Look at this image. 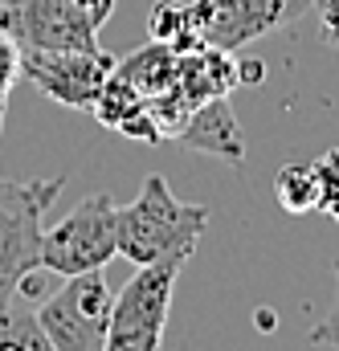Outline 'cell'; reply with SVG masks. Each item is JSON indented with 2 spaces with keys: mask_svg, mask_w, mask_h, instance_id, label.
<instances>
[{
  "mask_svg": "<svg viewBox=\"0 0 339 351\" xmlns=\"http://www.w3.org/2000/svg\"><path fill=\"white\" fill-rule=\"evenodd\" d=\"M110 74H115V58L102 45L98 49H21V78L70 110H90L98 86Z\"/></svg>",
  "mask_w": 339,
  "mask_h": 351,
  "instance_id": "52a82bcc",
  "label": "cell"
},
{
  "mask_svg": "<svg viewBox=\"0 0 339 351\" xmlns=\"http://www.w3.org/2000/svg\"><path fill=\"white\" fill-rule=\"evenodd\" d=\"M311 343H323V348H336L339 351V258H336V306L323 323L311 327Z\"/></svg>",
  "mask_w": 339,
  "mask_h": 351,
  "instance_id": "ac0fdd59",
  "label": "cell"
},
{
  "mask_svg": "<svg viewBox=\"0 0 339 351\" xmlns=\"http://www.w3.org/2000/svg\"><path fill=\"white\" fill-rule=\"evenodd\" d=\"M184 262H152L135 265V278L115 294L110 306V327H106V348L102 351H160L164 348V327H168L172 294Z\"/></svg>",
  "mask_w": 339,
  "mask_h": 351,
  "instance_id": "277c9868",
  "label": "cell"
},
{
  "mask_svg": "<svg viewBox=\"0 0 339 351\" xmlns=\"http://www.w3.org/2000/svg\"><path fill=\"white\" fill-rule=\"evenodd\" d=\"M139 102H143V98H139L135 90L127 86L119 74H110V78L98 86V94H94V102H90V114H94L102 127H119V123H123V119H127V114H131Z\"/></svg>",
  "mask_w": 339,
  "mask_h": 351,
  "instance_id": "4fadbf2b",
  "label": "cell"
},
{
  "mask_svg": "<svg viewBox=\"0 0 339 351\" xmlns=\"http://www.w3.org/2000/svg\"><path fill=\"white\" fill-rule=\"evenodd\" d=\"M115 0H4L0 29L21 49H98Z\"/></svg>",
  "mask_w": 339,
  "mask_h": 351,
  "instance_id": "3957f363",
  "label": "cell"
},
{
  "mask_svg": "<svg viewBox=\"0 0 339 351\" xmlns=\"http://www.w3.org/2000/svg\"><path fill=\"white\" fill-rule=\"evenodd\" d=\"M209 229V204L176 200L164 176H148L143 192L119 208V258L131 265L188 262Z\"/></svg>",
  "mask_w": 339,
  "mask_h": 351,
  "instance_id": "6da1fadb",
  "label": "cell"
},
{
  "mask_svg": "<svg viewBox=\"0 0 339 351\" xmlns=\"http://www.w3.org/2000/svg\"><path fill=\"white\" fill-rule=\"evenodd\" d=\"M119 258V204L106 192L86 196L58 225L41 229V269L49 274H86Z\"/></svg>",
  "mask_w": 339,
  "mask_h": 351,
  "instance_id": "5b68a950",
  "label": "cell"
},
{
  "mask_svg": "<svg viewBox=\"0 0 339 351\" xmlns=\"http://www.w3.org/2000/svg\"><path fill=\"white\" fill-rule=\"evenodd\" d=\"M261 78H266L261 62H237V86H257Z\"/></svg>",
  "mask_w": 339,
  "mask_h": 351,
  "instance_id": "ffe728a7",
  "label": "cell"
},
{
  "mask_svg": "<svg viewBox=\"0 0 339 351\" xmlns=\"http://www.w3.org/2000/svg\"><path fill=\"white\" fill-rule=\"evenodd\" d=\"M0 351H54L37 315H16L12 306L0 311Z\"/></svg>",
  "mask_w": 339,
  "mask_h": 351,
  "instance_id": "5bb4252c",
  "label": "cell"
},
{
  "mask_svg": "<svg viewBox=\"0 0 339 351\" xmlns=\"http://www.w3.org/2000/svg\"><path fill=\"white\" fill-rule=\"evenodd\" d=\"M110 306H115V294L106 274L86 269V274H70L66 286L37 306V323L54 351H102Z\"/></svg>",
  "mask_w": 339,
  "mask_h": 351,
  "instance_id": "8992f818",
  "label": "cell"
},
{
  "mask_svg": "<svg viewBox=\"0 0 339 351\" xmlns=\"http://www.w3.org/2000/svg\"><path fill=\"white\" fill-rule=\"evenodd\" d=\"M303 8L307 0H192L204 45L225 49V53L246 49L250 41L274 33Z\"/></svg>",
  "mask_w": 339,
  "mask_h": 351,
  "instance_id": "ba28073f",
  "label": "cell"
},
{
  "mask_svg": "<svg viewBox=\"0 0 339 351\" xmlns=\"http://www.w3.org/2000/svg\"><path fill=\"white\" fill-rule=\"evenodd\" d=\"M274 200L290 217L319 213V176H315V164H286L282 172L274 176Z\"/></svg>",
  "mask_w": 339,
  "mask_h": 351,
  "instance_id": "7c38bea8",
  "label": "cell"
},
{
  "mask_svg": "<svg viewBox=\"0 0 339 351\" xmlns=\"http://www.w3.org/2000/svg\"><path fill=\"white\" fill-rule=\"evenodd\" d=\"M315 176H319V213L339 221V147L315 160Z\"/></svg>",
  "mask_w": 339,
  "mask_h": 351,
  "instance_id": "9a60e30c",
  "label": "cell"
},
{
  "mask_svg": "<svg viewBox=\"0 0 339 351\" xmlns=\"http://www.w3.org/2000/svg\"><path fill=\"white\" fill-rule=\"evenodd\" d=\"M319 29L339 49V0H319Z\"/></svg>",
  "mask_w": 339,
  "mask_h": 351,
  "instance_id": "d6986e66",
  "label": "cell"
},
{
  "mask_svg": "<svg viewBox=\"0 0 339 351\" xmlns=\"http://www.w3.org/2000/svg\"><path fill=\"white\" fill-rule=\"evenodd\" d=\"M148 33H152V41H164L176 53H196L204 45L196 12H192V0L188 4H180V0H156L148 8Z\"/></svg>",
  "mask_w": 339,
  "mask_h": 351,
  "instance_id": "8fae6325",
  "label": "cell"
},
{
  "mask_svg": "<svg viewBox=\"0 0 339 351\" xmlns=\"http://www.w3.org/2000/svg\"><path fill=\"white\" fill-rule=\"evenodd\" d=\"M115 131H123L127 139H143V143H164V131H160V123H156V114L148 110V102H139Z\"/></svg>",
  "mask_w": 339,
  "mask_h": 351,
  "instance_id": "e0dca14e",
  "label": "cell"
},
{
  "mask_svg": "<svg viewBox=\"0 0 339 351\" xmlns=\"http://www.w3.org/2000/svg\"><path fill=\"white\" fill-rule=\"evenodd\" d=\"M16 78H21V45L0 29V131H4V119H8V98H12Z\"/></svg>",
  "mask_w": 339,
  "mask_h": 351,
  "instance_id": "2e32d148",
  "label": "cell"
},
{
  "mask_svg": "<svg viewBox=\"0 0 339 351\" xmlns=\"http://www.w3.org/2000/svg\"><path fill=\"white\" fill-rule=\"evenodd\" d=\"M115 74L139 98H156L176 82V49L164 41H148L127 58H115Z\"/></svg>",
  "mask_w": 339,
  "mask_h": 351,
  "instance_id": "30bf717a",
  "label": "cell"
},
{
  "mask_svg": "<svg viewBox=\"0 0 339 351\" xmlns=\"http://www.w3.org/2000/svg\"><path fill=\"white\" fill-rule=\"evenodd\" d=\"M176 143H184L188 152H200V156H217L225 164H242L246 160V135H242L237 114H233L225 94L196 102L192 114L184 119V127L176 131Z\"/></svg>",
  "mask_w": 339,
  "mask_h": 351,
  "instance_id": "9c48e42d",
  "label": "cell"
},
{
  "mask_svg": "<svg viewBox=\"0 0 339 351\" xmlns=\"http://www.w3.org/2000/svg\"><path fill=\"white\" fill-rule=\"evenodd\" d=\"M270 315H274V311H257V327H261V331H270V327H274V319H270Z\"/></svg>",
  "mask_w": 339,
  "mask_h": 351,
  "instance_id": "44dd1931",
  "label": "cell"
},
{
  "mask_svg": "<svg viewBox=\"0 0 339 351\" xmlns=\"http://www.w3.org/2000/svg\"><path fill=\"white\" fill-rule=\"evenodd\" d=\"M0 12H4V0H0Z\"/></svg>",
  "mask_w": 339,
  "mask_h": 351,
  "instance_id": "7402d4cb",
  "label": "cell"
},
{
  "mask_svg": "<svg viewBox=\"0 0 339 351\" xmlns=\"http://www.w3.org/2000/svg\"><path fill=\"white\" fill-rule=\"evenodd\" d=\"M66 176L0 180V311L12 306L16 282L41 265V217L62 196Z\"/></svg>",
  "mask_w": 339,
  "mask_h": 351,
  "instance_id": "7a4b0ae2",
  "label": "cell"
}]
</instances>
